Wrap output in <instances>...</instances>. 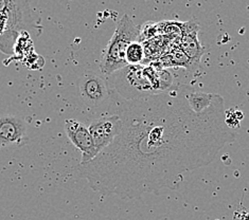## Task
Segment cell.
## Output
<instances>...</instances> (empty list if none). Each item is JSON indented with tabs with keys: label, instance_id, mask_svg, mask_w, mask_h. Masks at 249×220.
Listing matches in <instances>:
<instances>
[{
	"label": "cell",
	"instance_id": "cell-1",
	"mask_svg": "<svg viewBox=\"0 0 249 220\" xmlns=\"http://www.w3.org/2000/svg\"><path fill=\"white\" fill-rule=\"evenodd\" d=\"M108 109L120 118V134L80 166L88 186L104 196L136 199L177 189L183 176L210 164L236 138L225 122L224 99L187 84L138 100L111 91Z\"/></svg>",
	"mask_w": 249,
	"mask_h": 220
},
{
	"label": "cell",
	"instance_id": "cell-2",
	"mask_svg": "<svg viewBox=\"0 0 249 220\" xmlns=\"http://www.w3.org/2000/svg\"><path fill=\"white\" fill-rule=\"evenodd\" d=\"M106 79L110 90L124 100L151 97L175 86L170 71L155 65H128Z\"/></svg>",
	"mask_w": 249,
	"mask_h": 220
},
{
	"label": "cell",
	"instance_id": "cell-3",
	"mask_svg": "<svg viewBox=\"0 0 249 220\" xmlns=\"http://www.w3.org/2000/svg\"><path fill=\"white\" fill-rule=\"evenodd\" d=\"M134 41H140V28L127 14H124L118 21L114 34L102 51L100 62L102 75L108 77L128 66L125 53L128 46Z\"/></svg>",
	"mask_w": 249,
	"mask_h": 220
},
{
	"label": "cell",
	"instance_id": "cell-4",
	"mask_svg": "<svg viewBox=\"0 0 249 220\" xmlns=\"http://www.w3.org/2000/svg\"><path fill=\"white\" fill-rule=\"evenodd\" d=\"M79 91L82 102L93 109L109 102L111 96L107 79L93 71H86L83 74L79 82Z\"/></svg>",
	"mask_w": 249,
	"mask_h": 220
},
{
	"label": "cell",
	"instance_id": "cell-5",
	"mask_svg": "<svg viewBox=\"0 0 249 220\" xmlns=\"http://www.w3.org/2000/svg\"><path fill=\"white\" fill-rule=\"evenodd\" d=\"M89 133L99 153L108 147L121 132V120L116 114H106L90 123Z\"/></svg>",
	"mask_w": 249,
	"mask_h": 220
},
{
	"label": "cell",
	"instance_id": "cell-6",
	"mask_svg": "<svg viewBox=\"0 0 249 220\" xmlns=\"http://www.w3.org/2000/svg\"><path fill=\"white\" fill-rule=\"evenodd\" d=\"M65 132L71 143L82 152L80 166L88 164L98 156L99 152L86 125L75 120H67L65 122Z\"/></svg>",
	"mask_w": 249,
	"mask_h": 220
},
{
	"label": "cell",
	"instance_id": "cell-7",
	"mask_svg": "<svg viewBox=\"0 0 249 220\" xmlns=\"http://www.w3.org/2000/svg\"><path fill=\"white\" fill-rule=\"evenodd\" d=\"M28 142L27 124L20 117H0V150L3 147H21Z\"/></svg>",
	"mask_w": 249,
	"mask_h": 220
},
{
	"label": "cell",
	"instance_id": "cell-8",
	"mask_svg": "<svg viewBox=\"0 0 249 220\" xmlns=\"http://www.w3.org/2000/svg\"><path fill=\"white\" fill-rule=\"evenodd\" d=\"M0 14L7 19V32L19 33L31 17V9L27 1L0 0Z\"/></svg>",
	"mask_w": 249,
	"mask_h": 220
},
{
	"label": "cell",
	"instance_id": "cell-9",
	"mask_svg": "<svg viewBox=\"0 0 249 220\" xmlns=\"http://www.w3.org/2000/svg\"><path fill=\"white\" fill-rule=\"evenodd\" d=\"M178 47L183 53L194 64L199 65L201 56L205 54V48L198 40V23L195 19L182 23Z\"/></svg>",
	"mask_w": 249,
	"mask_h": 220
},
{
	"label": "cell",
	"instance_id": "cell-10",
	"mask_svg": "<svg viewBox=\"0 0 249 220\" xmlns=\"http://www.w3.org/2000/svg\"><path fill=\"white\" fill-rule=\"evenodd\" d=\"M160 66L163 69L171 68V67H178V68H186V69H193L196 70L199 65L194 64L191 59H190L183 51L179 48L178 46L174 47L168 54L162 56L161 61H160Z\"/></svg>",
	"mask_w": 249,
	"mask_h": 220
},
{
	"label": "cell",
	"instance_id": "cell-11",
	"mask_svg": "<svg viewBox=\"0 0 249 220\" xmlns=\"http://www.w3.org/2000/svg\"><path fill=\"white\" fill-rule=\"evenodd\" d=\"M145 58V52L143 45L140 41H134L128 46L125 53L126 63L129 66H136V65H142V62Z\"/></svg>",
	"mask_w": 249,
	"mask_h": 220
},
{
	"label": "cell",
	"instance_id": "cell-12",
	"mask_svg": "<svg viewBox=\"0 0 249 220\" xmlns=\"http://www.w3.org/2000/svg\"><path fill=\"white\" fill-rule=\"evenodd\" d=\"M5 32H7V19L2 14H0V36H2Z\"/></svg>",
	"mask_w": 249,
	"mask_h": 220
}]
</instances>
